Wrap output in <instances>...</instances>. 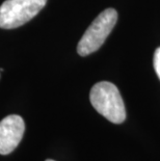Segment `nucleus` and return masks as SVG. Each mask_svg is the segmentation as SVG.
Wrapping results in <instances>:
<instances>
[{
  "label": "nucleus",
  "instance_id": "nucleus-1",
  "mask_svg": "<svg viewBox=\"0 0 160 161\" xmlns=\"http://www.w3.org/2000/svg\"><path fill=\"white\" fill-rule=\"evenodd\" d=\"M90 100L93 107L105 119L113 124H121L126 119L124 101L113 83L98 82L91 87Z\"/></svg>",
  "mask_w": 160,
  "mask_h": 161
},
{
  "label": "nucleus",
  "instance_id": "nucleus-2",
  "mask_svg": "<svg viewBox=\"0 0 160 161\" xmlns=\"http://www.w3.org/2000/svg\"><path fill=\"white\" fill-rule=\"evenodd\" d=\"M118 21V13L113 8L102 12L86 29L77 45V52L80 56L90 55L104 44Z\"/></svg>",
  "mask_w": 160,
  "mask_h": 161
},
{
  "label": "nucleus",
  "instance_id": "nucleus-3",
  "mask_svg": "<svg viewBox=\"0 0 160 161\" xmlns=\"http://www.w3.org/2000/svg\"><path fill=\"white\" fill-rule=\"evenodd\" d=\"M47 0H5L0 5V28L13 29L24 25L39 14Z\"/></svg>",
  "mask_w": 160,
  "mask_h": 161
},
{
  "label": "nucleus",
  "instance_id": "nucleus-4",
  "mask_svg": "<svg viewBox=\"0 0 160 161\" xmlns=\"http://www.w3.org/2000/svg\"><path fill=\"white\" fill-rule=\"evenodd\" d=\"M25 123L20 115L11 114L0 121V155L11 154L22 140Z\"/></svg>",
  "mask_w": 160,
  "mask_h": 161
},
{
  "label": "nucleus",
  "instance_id": "nucleus-5",
  "mask_svg": "<svg viewBox=\"0 0 160 161\" xmlns=\"http://www.w3.org/2000/svg\"><path fill=\"white\" fill-rule=\"evenodd\" d=\"M153 63H154V69H155L156 74H157L158 78L160 79V47L157 48L155 51L154 60H153Z\"/></svg>",
  "mask_w": 160,
  "mask_h": 161
},
{
  "label": "nucleus",
  "instance_id": "nucleus-6",
  "mask_svg": "<svg viewBox=\"0 0 160 161\" xmlns=\"http://www.w3.org/2000/svg\"><path fill=\"white\" fill-rule=\"evenodd\" d=\"M46 161H54V160H52V159H47Z\"/></svg>",
  "mask_w": 160,
  "mask_h": 161
}]
</instances>
